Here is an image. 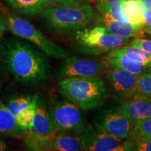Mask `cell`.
<instances>
[{
    "mask_svg": "<svg viewBox=\"0 0 151 151\" xmlns=\"http://www.w3.org/2000/svg\"><path fill=\"white\" fill-rule=\"evenodd\" d=\"M0 58L9 75L20 83L41 86L52 76L48 55L20 37L0 40Z\"/></svg>",
    "mask_w": 151,
    "mask_h": 151,
    "instance_id": "1",
    "label": "cell"
},
{
    "mask_svg": "<svg viewBox=\"0 0 151 151\" xmlns=\"http://www.w3.org/2000/svg\"><path fill=\"white\" fill-rule=\"evenodd\" d=\"M60 94L83 111L99 108L110 96V91L99 76L71 77L58 80Z\"/></svg>",
    "mask_w": 151,
    "mask_h": 151,
    "instance_id": "2",
    "label": "cell"
},
{
    "mask_svg": "<svg viewBox=\"0 0 151 151\" xmlns=\"http://www.w3.org/2000/svg\"><path fill=\"white\" fill-rule=\"evenodd\" d=\"M39 17L43 25L55 33L76 32L86 29L92 22L94 11L89 4L70 6L48 7Z\"/></svg>",
    "mask_w": 151,
    "mask_h": 151,
    "instance_id": "3",
    "label": "cell"
},
{
    "mask_svg": "<svg viewBox=\"0 0 151 151\" xmlns=\"http://www.w3.org/2000/svg\"><path fill=\"white\" fill-rule=\"evenodd\" d=\"M3 18L11 32L32 43L48 57L62 60L71 55L70 50L50 40L27 20L11 14H5Z\"/></svg>",
    "mask_w": 151,
    "mask_h": 151,
    "instance_id": "4",
    "label": "cell"
},
{
    "mask_svg": "<svg viewBox=\"0 0 151 151\" xmlns=\"http://www.w3.org/2000/svg\"><path fill=\"white\" fill-rule=\"evenodd\" d=\"M73 48L84 54L99 55L120 48L129 42L130 38H124L106 32L102 26L84 29L76 32Z\"/></svg>",
    "mask_w": 151,
    "mask_h": 151,
    "instance_id": "5",
    "label": "cell"
},
{
    "mask_svg": "<svg viewBox=\"0 0 151 151\" xmlns=\"http://www.w3.org/2000/svg\"><path fill=\"white\" fill-rule=\"evenodd\" d=\"M93 123L99 131L122 140L129 138L133 129V122L120 106L99 108L94 114Z\"/></svg>",
    "mask_w": 151,
    "mask_h": 151,
    "instance_id": "6",
    "label": "cell"
},
{
    "mask_svg": "<svg viewBox=\"0 0 151 151\" xmlns=\"http://www.w3.org/2000/svg\"><path fill=\"white\" fill-rule=\"evenodd\" d=\"M83 111L69 99L57 102L51 108L52 121L57 132L81 135L87 125Z\"/></svg>",
    "mask_w": 151,
    "mask_h": 151,
    "instance_id": "7",
    "label": "cell"
},
{
    "mask_svg": "<svg viewBox=\"0 0 151 151\" xmlns=\"http://www.w3.org/2000/svg\"><path fill=\"white\" fill-rule=\"evenodd\" d=\"M109 69L104 60L69 56L62 59L53 73L54 78L61 80L71 77L99 76Z\"/></svg>",
    "mask_w": 151,
    "mask_h": 151,
    "instance_id": "8",
    "label": "cell"
},
{
    "mask_svg": "<svg viewBox=\"0 0 151 151\" xmlns=\"http://www.w3.org/2000/svg\"><path fill=\"white\" fill-rule=\"evenodd\" d=\"M84 150L124 151L125 141L114 136L99 131L94 126L87 124L81 134Z\"/></svg>",
    "mask_w": 151,
    "mask_h": 151,
    "instance_id": "9",
    "label": "cell"
},
{
    "mask_svg": "<svg viewBox=\"0 0 151 151\" xmlns=\"http://www.w3.org/2000/svg\"><path fill=\"white\" fill-rule=\"evenodd\" d=\"M139 76L118 68L108 69L106 78L113 99L123 101L131 97L134 92Z\"/></svg>",
    "mask_w": 151,
    "mask_h": 151,
    "instance_id": "10",
    "label": "cell"
},
{
    "mask_svg": "<svg viewBox=\"0 0 151 151\" xmlns=\"http://www.w3.org/2000/svg\"><path fill=\"white\" fill-rule=\"evenodd\" d=\"M29 130H33L40 134L52 139H54L58 133L52 121L51 109H50L42 97H39V94L33 118L32 127Z\"/></svg>",
    "mask_w": 151,
    "mask_h": 151,
    "instance_id": "11",
    "label": "cell"
},
{
    "mask_svg": "<svg viewBox=\"0 0 151 151\" xmlns=\"http://www.w3.org/2000/svg\"><path fill=\"white\" fill-rule=\"evenodd\" d=\"M104 59L111 68L124 69L137 76L151 72V67L130 59L119 48L109 51V53Z\"/></svg>",
    "mask_w": 151,
    "mask_h": 151,
    "instance_id": "12",
    "label": "cell"
},
{
    "mask_svg": "<svg viewBox=\"0 0 151 151\" xmlns=\"http://www.w3.org/2000/svg\"><path fill=\"white\" fill-rule=\"evenodd\" d=\"M121 109L131 118L133 124L151 116V99L132 97L123 100Z\"/></svg>",
    "mask_w": 151,
    "mask_h": 151,
    "instance_id": "13",
    "label": "cell"
},
{
    "mask_svg": "<svg viewBox=\"0 0 151 151\" xmlns=\"http://www.w3.org/2000/svg\"><path fill=\"white\" fill-rule=\"evenodd\" d=\"M27 131L19 125L15 116L9 111L6 105L0 101V134L22 139Z\"/></svg>",
    "mask_w": 151,
    "mask_h": 151,
    "instance_id": "14",
    "label": "cell"
},
{
    "mask_svg": "<svg viewBox=\"0 0 151 151\" xmlns=\"http://www.w3.org/2000/svg\"><path fill=\"white\" fill-rule=\"evenodd\" d=\"M15 12L23 16H35L52 5L48 0H6Z\"/></svg>",
    "mask_w": 151,
    "mask_h": 151,
    "instance_id": "15",
    "label": "cell"
},
{
    "mask_svg": "<svg viewBox=\"0 0 151 151\" xmlns=\"http://www.w3.org/2000/svg\"><path fill=\"white\" fill-rule=\"evenodd\" d=\"M52 150H84L81 135H75L67 132H59L52 139Z\"/></svg>",
    "mask_w": 151,
    "mask_h": 151,
    "instance_id": "16",
    "label": "cell"
},
{
    "mask_svg": "<svg viewBox=\"0 0 151 151\" xmlns=\"http://www.w3.org/2000/svg\"><path fill=\"white\" fill-rule=\"evenodd\" d=\"M52 138L40 134L33 130H28L23 137V144L29 150H52Z\"/></svg>",
    "mask_w": 151,
    "mask_h": 151,
    "instance_id": "17",
    "label": "cell"
},
{
    "mask_svg": "<svg viewBox=\"0 0 151 151\" xmlns=\"http://www.w3.org/2000/svg\"><path fill=\"white\" fill-rule=\"evenodd\" d=\"M99 26L105 28L106 32L124 38H132L137 36L140 29L136 27L129 22L117 21H102L99 22Z\"/></svg>",
    "mask_w": 151,
    "mask_h": 151,
    "instance_id": "18",
    "label": "cell"
},
{
    "mask_svg": "<svg viewBox=\"0 0 151 151\" xmlns=\"http://www.w3.org/2000/svg\"><path fill=\"white\" fill-rule=\"evenodd\" d=\"M141 2L142 0H121L124 14L129 19L130 23L140 29L143 24Z\"/></svg>",
    "mask_w": 151,
    "mask_h": 151,
    "instance_id": "19",
    "label": "cell"
},
{
    "mask_svg": "<svg viewBox=\"0 0 151 151\" xmlns=\"http://www.w3.org/2000/svg\"><path fill=\"white\" fill-rule=\"evenodd\" d=\"M120 50L134 61L151 67V55L134 45L120 47Z\"/></svg>",
    "mask_w": 151,
    "mask_h": 151,
    "instance_id": "20",
    "label": "cell"
},
{
    "mask_svg": "<svg viewBox=\"0 0 151 151\" xmlns=\"http://www.w3.org/2000/svg\"><path fill=\"white\" fill-rule=\"evenodd\" d=\"M39 94V93H37L33 95L32 101L31 104L27 108L24 109L18 116L16 117V120L18 124L24 129L29 130L32 127L33 118L36 112Z\"/></svg>",
    "mask_w": 151,
    "mask_h": 151,
    "instance_id": "21",
    "label": "cell"
},
{
    "mask_svg": "<svg viewBox=\"0 0 151 151\" xmlns=\"http://www.w3.org/2000/svg\"><path fill=\"white\" fill-rule=\"evenodd\" d=\"M99 14L100 16L98 18V22L111 20L129 22V19L122 11L121 1L110 5L108 8Z\"/></svg>",
    "mask_w": 151,
    "mask_h": 151,
    "instance_id": "22",
    "label": "cell"
},
{
    "mask_svg": "<svg viewBox=\"0 0 151 151\" xmlns=\"http://www.w3.org/2000/svg\"><path fill=\"white\" fill-rule=\"evenodd\" d=\"M33 96L17 95L11 98L6 104V106L16 118L24 109L27 108L32 101Z\"/></svg>",
    "mask_w": 151,
    "mask_h": 151,
    "instance_id": "23",
    "label": "cell"
},
{
    "mask_svg": "<svg viewBox=\"0 0 151 151\" xmlns=\"http://www.w3.org/2000/svg\"><path fill=\"white\" fill-rule=\"evenodd\" d=\"M129 138L132 141H135L139 138L151 139V116L135 122Z\"/></svg>",
    "mask_w": 151,
    "mask_h": 151,
    "instance_id": "24",
    "label": "cell"
},
{
    "mask_svg": "<svg viewBox=\"0 0 151 151\" xmlns=\"http://www.w3.org/2000/svg\"><path fill=\"white\" fill-rule=\"evenodd\" d=\"M132 97L151 99V72L139 76L134 92L131 97Z\"/></svg>",
    "mask_w": 151,
    "mask_h": 151,
    "instance_id": "25",
    "label": "cell"
},
{
    "mask_svg": "<svg viewBox=\"0 0 151 151\" xmlns=\"http://www.w3.org/2000/svg\"><path fill=\"white\" fill-rule=\"evenodd\" d=\"M130 44L139 47L142 50H145V51L151 55V40H150V39L137 38V39L132 40Z\"/></svg>",
    "mask_w": 151,
    "mask_h": 151,
    "instance_id": "26",
    "label": "cell"
},
{
    "mask_svg": "<svg viewBox=\"0 0 151 151\" xmlns=\"http://www.w3.org/2000/svg\"><path fill=\"white\" fill-rule=\"evenodd\" d=\"M134 141L137 144V150L151 151V139L139 138Z\"/></svg>",
    "mask_w": 151,
    "mask_h": 151,
    "instance_id": "27",
    "label": "cell"
},
{
    "mask_svg": "<svg viewBox=\"0 0 151 151\" xmlns=\"http://www.w3.org/2000/svg\"><path fill=\"white\" fill-rule=\"evenodd\" d=\"M52 5L57 6H70L81 4L80 0H48Z\"/></svg>",
    "mask_w": 151,
    "mask_h": 151,
    "instance_id": "28",
    "label": "cell"
},
{
    "mask_svg": "<svg viewBox=\"0 0 151 151\" xmlns=\"http://www.w3.org/2000/svg\"><path fill=\"white\" fill-rule=\"evenodd\" d=\"M97 1L98 2L97 8L98 11H99V12L101 13L106 9L108 8L110 5L116 2H118V1H120L121 0H97Z\"/></svg>",
    "mask_w": 151,
    "mask_h": 151,
    "instance_id": "29",
    "label": "cell"
},
{
    "mask_svg": "<svg viewBox=\"0 0 151 151\" xmlns=\"http://www.w3.org/2000/svg\"><path fill=\"white\" fill-rule=\"evenodd\" d=\"M8 138L9 137L0 134V151L12 150V146Z\"/></svg>",
    "mask_w": 151,
    "mask_h": 151,
    "instance_id": "30",
    "label": "cell"
},
{
    "mask_svg": "<svg viewBox=\"0 0 151 151\" xmlns=\"http://www.w3.org/2000/svg\"><path fill=\"white\" fill-rule=\"evenodd\" d=\"M9 76L10 75L7 71L2 60L0 58V86L4 84L6 81H8Z\"/></svg>",
    "mask_w": 151,
    "mask_h": 151,
    "instance_id": "31",
    "label": "cell"
},
{
    "mask_svg": "<svg viewBox=\"0 0 151 151\" xmlns=\"http://www.w3.org/2000/svg\"><path fill=\"white\" fill-rule=\"evenodd\" d=\"M143 24L142 27L143 29H151V10L145 12L143 14Z\"/></svg>",
    "mask_w": 151,
    "mask_h": 151,
    "instance_id": "32",
    "label": "cell"
},
{
    "mask_svg": "<svg viewBox=\"0 0 151 151\" xmlns=\"http://www.w3.org/2000/svg\"><path fill=\"white\" fill-rule=\"evenodd\" d=\"M6 24L3 18L0 17V40L3 38V36L4 35L5 30H6Z\"/></svg>",
    "mask_w": 151,
    "mask_h": 151,
    "instance_id": "33",
    "label": "cell"
},
{
    "mask_svg": "<svg viewBox=\"0 0 151 151\" xmlns=\"http://www.w3.org/2000/svg\"><path fill=\"white\" fill-rule=\"evenodd\" d=\"M143 31L148 35H151V29H143Z\"/></svg>",
    "mask_w": 151,
    "mask_h": 151,
    "instance_id": "34",
    "label": "cell"
}]
</instances>
